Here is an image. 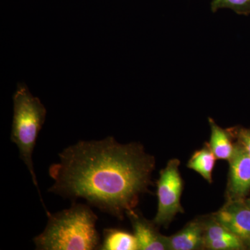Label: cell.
Masks as SVG:
<instances>
[{
	"label": "cell",
	"instance_id": "cell-1",
	"mask_svg": "<svg viewBox=\"0 0 250 250\" xmlns=\"http://www.w3.org/2000/svg\"><path fill=\"white\" fill-rule=\"evenodd\" d=\"M59 157L49 167L54 183L48 191L73 202L84 199L121 220L152 184L155 159L140 143L121 144L112 136L81 141Z\"/></svg>",
	"mask_w": 250,
	"mask_h": 250
},
{
	"label": "cell",
	"instance_id": "cell-2",
	"mask_svg": "<svg viewBox=\"0 0 250 250\" xmlns=\"http://www.w3.org/2000/svg\"><path fill=\"white\" fill-rule=\"evenodd\" d=\"M46 212L45 229L34 238L38 250H99L101 242L96 229L98 216L88 205L75 204L55 213Z\"/></svg>",
	"mask_w": 250,
	"mask_h": 250
},
{
	"label": "cell",
	"instance_id": "cell-3",
	"mask_svg": "<svg viewBox=\"0 0 250 250\" xmlns=\"http://www.w3.org/2000/svg\"><path fill=\"white\" fill-rule=\"evenodd\" d=\"M13 99L14 118L11 140L17 146L20 158L27 166L33 183L37 188L44 209H46L34 172L32 154L38 136L45 121L47 110L39 98L34 97L29 91L27 85L24 83H18Z\"/></svg>",
	"mask_w": 250,
	"mask_h": 250
},
{
	"label": "cell",
	"instance_id": "cell-4",
	"mask_svg": "<svg viewBox=\"0 0 250 250\" xmlns=\"http://www.w3.org/2000/svg\"><path fill=\"white\" fill-rule=\"evenodd\" d=\"M179 165L178 159H171L161 171L156 191L157 213L153 220L156 226L167 227L177 213H184L181 205L183 181L179 172Z\"/></svg>",
	"mask_w": 250,
	"mask_h": 250
},
{
	"label": "cell",
	"instance_id": "cell-5",
	"mask_svg": "<svg viewBox=\"0 0 250 250\" xmlns=\"http://www.w3.org/2000/svg\"><path fill=\"white\" fill-rule=\"evenodd\" d=\"M218 221L250 248V207L246 202L228 200L218 211L213 214Z\"/></svg>",
	"mask_w": 250,
	"mask_h": 250
},
{
	"label": "cell",
	"instance_id": "cell-6",
	"mask_svg": "<svg viewBox=\"0 0 250 250\" xmlns=\"http://www.w3.org/2000/svg\"><path fill=\"white\" fill-rule=\"evenodd\" d=\"M229 162V200L243 199L250 190V156L241 145H236Z\"/></svg>",
	"mask_w": 250,
	"mask_h": 250
},
{
	"label": "cell",
	"instance_id": "cell-7",
	"mask_svg": "<svg viewBox=\"0 0 250 250\" xmlns=\"http://www.w3.org/2000/svg\"><path fill=\"white\" fill-rule=\"evenodd\" d=\"M126 215L137 238L139 250H170L168 236L161 234L156 229L154 222L145 218L135 208L128 210Z\"/></svg>",
	"mask_w": 250,
	"mask_h": 250
},
{
	"label": "cell",
	"instance_id": "cell-8",
	"mask_svg": "<svg viewBox=\"0 0 250 250\" xmlns=\"http://www.w3.org/2000/svg\"><path fill=\"white\" fill-rule=\"evenodd\" d=\"M170 250H195L205 248V221L195 219L179 232L168 236Z\"/></svg>",
	"mask_w": 250,
	"mask_h": 250
},
{
	"label": "cell",
	"instance_id": "cell-9",
	"mask_svg": "<svg viewBox=\"0 0 250 250\" xmlns=\"http://www.w3.org/2000/svg\"><path fill=\"white\" fill-rule=\"evenodd\" d=\"M100 250H139V243L134 233L121 229H104Z\"/></svg>",
	"mask_w": 250,
	"mask_h": 250
},
{
	"label": "cell",
	"instance_id": "cell-10",
	"mask_svg": "<svg viewBox=\"0 0 250 250\" xmlns=\"http://www.w3.org/2000/svg\"><path fill=\"white\" fill-rule=\"evenodd\" d=\"M211 134L209 146L217 159L229 161L234 152L235 146H233L228 131L220 127L213 119H208Z\"/></svg>",
	"mask_w": 250,
	"mask_h": 250
},
{
	"label": "cell",
	"instance_id": "cell-11",
	"mask_svg": "<svg viewBox=\"0 0 250 250\" xmlns=\"http://www.w3.org/2000/svg\"><path fill=\"white\" fill-rule=\"evenodd\" d=\"M217 158L210 149L209 144L194 153L188 163V167L200 174L208 183L212 182V172Z\"/></svg>",
	"mask_w": 250,
	"mask_h": 250
},
{
	"label": "cell",
	"instance_id": "cell-12",
	"mask_svg": "<svg viewBox=\"0 0 250 250\" xmlns=\"http://www.w3.org/2000/svg\"><path fill=\"white\" fill-rule=\"evenodd\" d=\"M210 7L213 13L219 9H229L237 14L248 16L250 14V0H212Z\"/></svg>",
	"mask_w": 250,
	"mask_h": 250
},
{
	"label": "cell",
	"instance_id": "cell-13",
	"mask_svg": "<svg viewBox=\"0 0 250 250\" xmlns=\"http://www.w3.org/2000/svg\"><path fill=\"white\" fill-rule=\"evenodd\" d=\"M246 247L244 243L238 237L210 241L205 245V248L210 250H243L245 249Z\"/></svg>",
	"mask_w": 250,
	"mask_h": 250
},
{
	"label": "cell",
	"instance_id": "cell-14",
	"mask_svg": "<svg viewBox=\"0 0 250 250\" xmlns=\"http://www.w3.org/2000/svg\"><path fill=\"white\" fill-rule=\"evenodd\" d=\"M238 139L239 144L250 156V129L238 130Z\"/></svg>",
	"mask_w": 250,
	"mask_h": 250
},
{
	"label": "cell",
	"instance_id": "cell-15",
	"mask_svg": "<svg viewBox=\"0 0 250 250\" xmlns=\"http://www.w3.org/2000/svg\"><path fill=\"white\" fill-rule=\"evenodd\" d=\"M246 203H247V205L249 206V207H250V198H249V199H248V200H246Z\"/></svg>",
	"mask_w": 250,
	"mask_h": 250
}]
</instances>
